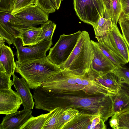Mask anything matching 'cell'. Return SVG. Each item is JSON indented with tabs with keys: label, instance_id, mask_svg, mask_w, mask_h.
Returning <instances> with one entry per match:
<instances>
[{
	"label": "cell",
	"instance_id": "obj_1",
	"mask_svg": "<svg viewBox=\"0 0 129 129\" xmlns=\"http://www.w3.org/2000/svg\"><path fill=\"white\" fill-rule=\"evenodd\" d=\"M41 86L48 91L59 94L97 95L102 93L104 90L103 85L87 72L80 76L61 70L45 81Z\"/></svg>",
	"mask_w": 129,
	"mask_h": 129
},
{
	"label": "cell",
	"instance_id": "obj_17",
	"mask_svg": "<svg viewBox=\"0 0 129 129\" xmlns=\"http://www.w3.org/2000/svg\"><path fill=\"white\" fill-rule=\"evenodd\" d=\"M64 110L58 107L50 112L42 129H62L64 124L63 117Z\"/></svg>",
	"mask_w": 129,
	"mask_h": 129
},
{
	"label": "cell",
	"instance_id": "obj_20",
	"mask_svg": "<svg viewBox=\"0 0 129 129\" xmlns=\"http://www.w3.org/2000/svg\"><path fill=\"white\" fill-rule=\"evenodd\" d=\"M104 13L110 19L113 25L117 24L122 13V6L119 0H103Z\"/></svg>",
	"mask_w": 129,
	"mask_h": 129
},
{
	"label": "cell",
	"instance_id": "obj_34",
	"mask_svg": "<svg viewBox=\"0 0 129 129\" xmlns=\"http://www.w3.org/2000/svg\"><path fill=\"white\" fill-rule=\"evenodd\" d=\"M101 119L100 116H97L95 117L92 121L90 129H93L95 126L99 123Z\"/></svg>",
	"mask_w": 129,
	"mask_h": 129
},
{
	"label": "cell",
	"instance_id": "obj_30",
	"mask_svg": "<svg viewBox=\"0 0 129 129\" xmlns=\"http://www.w3.org/2000/svg\"><path fill=\"white\" fill-rule=\"evenodd\" d=\"M11 75L6 72H0V89H7L11 88L13 85V81L11 80Z\"/></svg>",
	"mask_w": 129,
	"mask_h": 129
},
{
	"label": "cell",
	"instance_id": "obj_27",
	"mask_svg": "<svg viewBox=\"0 0 129 129\" xmlns=\"http://www.w3.org/2000/svg\"><path fill=\"white\" fill-rule=\"evenodd\" d=\"M118 22L123 37L129 48V18L122 13Z\"/></svg>",
	"mask_w": 129,
	"mask_h": 129
},
{
	"label": "cell",
	"instance_id": "obj_36",
	"mask_svg": "<svg viewBox=\"0 0 129 129\" xmlns=\"http://www.w3.org/2000/svg\"><path fill=\"white\" fill-rule=\"evenodd\" d=\"M124 85L122 84L120 91L129 96V85Z\"/></svg>",
	"mask_w": 129,
	"mask_h": 129
},
{
	"label": "cell",
	"instance_id": "obj_16",
	"mask_svg": "<svg viewBox=\"0 0 129 129\" xmlns=\"http://www.w3.org/2000/svg\"><path fill=\"white\" fill-rule=\"evenodd\" d=\"M97 43L103 53L116 67L127 63L112 44L108 33Z\"/></svg>",
	"mask_w": 129,
	"mask_h": 129
},
{
	"label": "cell",
	"instance_id": "obj_23",
	"mask_svg": "<svg viewBox=\"0 0 129 129\" xmlns=\"http://www.w3.org/2000/svg\"><path fill=\"white\" fill-rule=\"evenodd\" d=\"M112 97V110L114 114L129 106V96L120 91Z\"/></svg>",
	"mask_w": 129,
	"mask_h": 129
},
{
	"label": "cell",
	"instance_id": "obj_40",
	"mask_svg": "<svg viewBox=\"0 0 129 129\" xmlns=\"http://www.w3.org/2000/svg\"><path fill=\"white\" fill-rule=\"evenodd\" d=\"M0 72H6V71L4 67L1 63H0Z\"/></svg>",
	"mask_w": 129,
	"mask_h": 129
},
{
	"label": "cell",
	"instance_id": "obj_7",
	"mask_svg": "<svg viewBox=\"0 0 129 129\" xmlns=\"http://www.w3.org/2000/svg\"><path fill=\"white\" fill-rule=\"evenodd\" d=\"M13 44L16 47L18 60L20 62L45 57L46 52L52 45V40L41 42L37 44L24 47L21 38L14 39Z\"/></svg>",
	"mask_w": 129,
	"mask_h": 129
},
{
	"label": "cell",
	"instance_id": "obj_3",
	"mask_svg": "<svg viewBox=\"0 0 129 129\" xmlns=\"http://www.w3.org/2000/svg\"><path fill=\"white\" fill-rule=\"evenodd\" d=\"M93 56L91 40L88 32L81 31L77 44L65 62L58 66L63 71L85 75L90 68Z\"/></svg>",
	"mask_w": 129,
	"mask_h": 129
},
{
	"label": "cell",
	"instance_id": "obj_14",
	"mask_svg": "<svg viewBox=\"0 0 129 129\" xmlns=\"http://www.w3.org/2000/svg\"><path fill=\"white\" fill-rule=\"evenodd\" d=\"M12 76L13 85L22 100V104L24 108L33 109L35 105L34 102L30 91V88L28 84L23 78H20L14 74Z\"/></svg>",
	"mask_w": 129,
	"mask_h": 129
},
{
	"label": "cell",
	"instance_id": "obj_32",
	"mask_svg": "<svg viewBox=\"0 0 129 129\" xmlns=\"http://www.w3.org/2000/svg\"><path fill=\"white\" fill-rule=\"evenodd\" d=\"M0 37L3 38L5 41L9 45V46L13 44L15 39L11 34L5 29L1 25H0Z\"/></svg>",
	"mask_w": 129,
	"mask_h": 129
},
{
	"label": "cell",
	"instance_id": "obj_31",
	"mask_svg": "<svg viewBox=\"0 0 129 129\" xmlns=\"http://www.w3.org/2000/svg\"><path fill=\"white\" fill-rule=\"evenodd\" d=\"M64 109L63 117L64 125L70 121L79 113V110L75 108L68 107Z\"/></svg>",
	"mask_w": 129,
	"mask_h": 129
},
{
	"label": "cell",
	"instance_id": "obj_4",
	"mask_svg": "<svg viewBox=\"0 0 129 129\" xmlns=\"http://www.w3.org/2000/svg\"><path fill=\"white\" fill-rule=\"evenodd\" d=\"M15 62V71L27 82L30 88H36L46 80L61 70L47 56L44 58Z\"/></svg>",
	"mask_w": 129,
	"mask_h": 129
},
{
	"label": "cell",
	"instance_id": "obj_37",
	"mask_svg": "<svg viewBox=\"0 0 129 129\" xmlns=\"http://www.w3.org/2000/svg\"><path fill=\"white\" fill-rule=\"evenodd\" d=\"M122 6V9H129V0H119Z\"/></svg>",
	"mask_w": 129,
	"mask_h": 129
},
{
	"label": "cell",
	"instance_id": "obj_25",
	"mask_svg": "<svg viewBox=\"0 0 129 129\" xmlns=\"http://www.w3.org/2000/svg\"><path fill=\"white\" fill-rule=\"evenodd\" d=\"M48 113L34 117L32 116L21 127L20 129H42Z\"/></svg>",
	"mask_w": 129,
	"mask_h": 129
},
{
	"label": "cell",
	"instance_id": "obj_2",
	"mask_svg": "<svg viewBox=\"0 0 129 129\" xmlns=\"http://www.w3.org/2000/svg\"><path fill=\"white\" fill-rule=\"evenodd\" d=\"M56 107L82 110L79 113L95 114L104 122L114 114L112 96L104 94H59L55 93Z\"/></svg>",
	"mask_w": 129,
	"mask_h": 129
},
{
	"label": "cell",
	"instance_id": "obj_24",
	"mask_svg": "<svg viewBox=\"0 0 129 129\" xmlns=\"http://www.w3.org/2000/svg\"><path fill=\"white\" fill-rule=\"evenodd\" d=\"M41 31L37 40V43L45 41L52 40L56 24L51 20L42 24Z\"/></svg>",
	"mask_w": 129,
	"mask_h": 129
},
{
	"label": "cell",
	"instance_id": "obj_21",
	"mask_svg": "<svg viewBox=\"0 0 129 129\" xmlns=\"http://www.w3.org/2000/svg\"><path fill=\"white\" fill-rule=\"evenodd\" d=\"M113 25L111 19L107 17L104 12L97 23L92 25L98 42L108 32Z\"/></svg>",
	"mask_w": 129,
	"mask_h": 129
},
{
	"label": "cell",
	"instance_id": "obj_38",
	"mask_svg": "<svg viewBox=\"0 0 129 129\" xmlns=\"http://www.w3.org/2000/svg\"><path fill=\"white\" fill-rule=\"evenodd\" d=\"M122 13L129 18V9H122Z\"/></svg>",
	"mask_w": 129,
	"mask_h": 129
},
{
	"label": "cell",
	"instance_id": "obj_13",
	"mask_svg": "<svg viewBox=\"0 0 129 129\" xmlns=\"http://www.w3.org/2000/svg\"><path fill=\"white\" fill-rule=\"evenodd\" d=\"M97 81L106 88L113 95L120 91L122 84L113 71L103 75H99L90 69L88 71Z\"/></svg>",
	"mask_w": 129,
	"mask_h": 129
},
{
	"label": "cell",
	"instance_id": "obj_6",
	"mask_svg": "<svg viewBox=\"0 0 129 129\" xmlns=\"http://www.w3.org/2000/svg\"><path fill=\"white\" fill-rule=\"evenodd\" d=\"M73 5L79 19L92 25L97 23L104 11L103 0H73Z\"/></svg>",
	"mask_w": 129,
	"mask_h": 129
},
{
	"label": "cell",
	"instance_id": "obj_29",
	"mask_svg": "<svg viewBox=\"0 0 129 129\" xmlns=\"http://www.w3.org/2000/svg\"><path fill=\"white\" fill-rule=\"evenodd\" d=\"M36 1L37 0H14L11 13L14 14L29 6L35 4Z\"/></svg>",
	"mask_w": 129,
	"mask_h": 129
},
{
	"label": "cell",
	"instance_id": "obj_39",
	"mask_svg": "<svg viewBox=\"0 0 129 129\" xmlns=\"http://www.w3.org/2000/svg\"><path fill=\"white\" fill-rule=\"evenodd\" d=\"M62 0H55L56 10L59 8Z\"/></svg>",
	"mask_w": 129,
	"mask_h": 129
},
{
	"label": "cell",
	"instance_id": "obj_18",
	"mask_svg": "<svg viewBox=\"0 0 129 129\" xmlns=\"http://www.w3.org/2000/svg\"><path fill=\"white\" fill-rule=\"evenodd\" d=\"M96 115L79 113L73 119L65 124L62 129H90L91 121Z\"/></svg>",
	"mask_w": 129,
	"mask_h": 129
},
{
	"label": "cell",
	"instance_id": "obj_33",
	"mask_svg": "<svg viewBox=\"0 0 129 129\" xmlns=\"http://www.w3.org/2000/svg\"><path fill=\"white\" fill-rule=\"evenodd\" d=\"M109 123L111 127L112 128L117 129L118 121L115 114L112 116L109 121Z\"/></svg>",
	"mask_w": 129,
	"mask_h": 129
},
{
	"label": "cell",
	"instance_id": "obj_19",
	"mask_svg": "<svg viewBox=\"0 0 129 129\" xmlns=\"http://www.w3.org/2000/svg\"><path fill=\"white\" fill-rule=\"evenodd\" d=\"M0 63L4 67L6 73L13 75L14 74L16 64L11 48L5 45L0 46Z\"/></svg>",
	"mask_w": 129,
	"mask_h": 129
},
{
	"label": "cell",
	"instance_id": "obj_11",
	"mask_svg": "<svg viewBox=\"0 0 129 129\" xmlns=\"http://www.w3.org/2000/svg\"><path fill=\"white\" fill-rule=\"evenodd\" d=\"M12 14L23 21L35 25L42 24L49 20V14L35 4Z\"/></svg>",
	"mask_w": 129,
	"mask_h": 129
},
{
	"label": "cell",
	"instance_id": "obj_22",
	"mask_svg": "<svg viewBox=\"0 0 129 129\" xmlns=\"http://www.w3.org/2000/svg\"><path fill=\"white\" fill-rule=\"evenodd\" d=\"M41 27L35 26L25 28L21 33L20 38L23 46H30L37 44V40L41 31Z\"/></svg>",
	"mask_w": 129,
	"mask_h": 129
},
{
	"label": "cell",
	"instance_id": "obj_8",
	"mask_svg": "<svg viewBox=\"0 0 129 129\" xmlns=\"http://www.w3.org/2000/svg\"><path fill=\"white\" fill-rule=\"evenodd\" d=\"M0 25L14 37H20L26 28L34 24L23 21L13 15L10 12L0 11Z\"/></svg>",
	"mask_w": 129,
	"mask_h": 129
},
{
	"label": "cell",
	"instance_id": "obj_26",
	"mask_svg": "<svg viewBox=\"0 0 129 129\" xmlns=\"http://www.w3.org/2000/svg\"><path fill=\"white\" fill-rule=\"evenodd\" d=\"M114 114L118 121L117 129H129V106Z\"/></svg>",
	"mask_w": 129,
	"mask_h": 129
},
{
	"label": "cell",
	"instance_id": "obj_12",
	"mask_svg": "<svg viewBox=\"0 0 129 129\" xmlns=\"http://www.w3.org/2000/svg\"><path fill=\"white\" fill-rule=\"evenodd\" d=\"M32 111L24 108L21 111L6 115L0 124V129H20L33 116Z\"/></svg>",
	"mask_w": 129,
	"mask_h": 129
},
{
	"label": "cell",
	"instance_id": "obj_9",
	"mask_svg": "<svg viewBox=\"0 0 129 129\" xmlns=\"http://www.w3.org/2000/svg\"><path fill=\"white\" fill-rule=\"evenodd\" d=\"M93 56L90 68L99 75H103L113 71L116 67L103 53L97 42L91 40Z\"/></svg>",
	"mask_w": 129,
	"mask_h": 129
},
{
	"label": "cell",
	"instance_id": "obj_41",
	"mask_svg": "<svg viewBox=\"0 0 129 129\" xmlns=\"http://www.w3.org/2000/svg\"><path fill=\"white\" fill-rule=\"evenodd\" d=\"M5 41L2 38L0 37V46H2L5 45Z\"/></svg>",
	"mask_w": 129,
	"mask_h": 129
},
{
	"label": "cell",
	"instance_id": "obj_5",
	"mask_svg": "<svg viewBox=\"0 0 129 129\" xmlns=\"http://www.w3.org/2000/svg\"><path fill=\"white\" fill-rule=\"evenodd\" d=\"M81 31L60 36L55 45L49 49L47 56L52 63L58 67L67 60L75 47Z\"/></svg>",
	"mask_w": 129,
	"mask_h": 129
},
{
	"label": "cell",
	"instance_id": "obj_10",
	"mask_svg": "<svg viewBox=\"0 0 129 129\" xmlns=\"http://www.w3.org/2000/svg\"><path fill=\"white\" fill-rule=\"evenodd\" d=\"M22 104V100L17 92L11 88L0 89V114L6 115L17 111Z\"/></svg>",
	"mask_w": 129,
	"mask_h": 129
},
{
	"label": "cell",
	"instance_id": "obj_35",
	"mask_svg": "<svg viewBox=\"0 0 129 129\" xmlns=\"http://www.w3.org/2000/svg\"><path fill=\"white\" fill-rule=\"evenodd\" d=\"M107 128L106 126L105 123V122L103 120L101 119L99 123L95 126L93 128V129H106Z\"/></svg>",
	"mask_w": 129,
	"mask_h": 129
},
{
	"label": "cell",
	"instance_id": "obj_28",
	"mask_svg": "<svg viewBox=\"0 0 129 129\" xmlns=\"http://www.w3.org/2000/svg\"><path fill=\"white\" fill-rule=\"evenodd\" d=\"M122 84L129 85V69L120 66L113 71Z\"/></svg>",
	"mask_w": 129,
	"mask_h": 129
},
{
	"label": "cell",
	"instance_id": "obj_15",
	"mask_svg": "<svg viewBox=\"0 0 129 129\" xmlns=\"http://www.w3.org/2000/svg\"><path fill=\"white\" fill-rule=\"evenodd\" d=\"M112 44L126 63L129 61V49L117 24L113 25L108 33Z\"/></svg>",
	"mask_w": 129,
	"mask_h": 129
}]
</instances>
